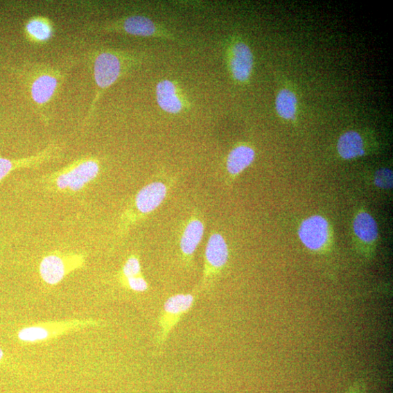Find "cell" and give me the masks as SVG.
I'll return each mask as SVG.
<instances>
[{"instance_id": "8", "label": "cell", "mask_w": 393, "mask_h": 393, "mask_svg": "<svg viewBox=\"0 0 393 393\" xmlns=\"http://www.w3.org/2000/svg\"><path fill=\"white\" fill-rule=\"evenodd\" d=\"M299 236L308 250L313 252L322 251L329 240V223L323 216H311L302 223Z\"/></svg>"}, {"instance_id": "10", "label": "cell", "mask_w": 393, "mask_h": 393, "mask_svg": "<svg viewBox=\"0 0 393 393\" xmlns=\"http://www.w3.org/2000/svg\"><path fill=\"white\" fill-rule=\"evenodd\" d=\"M157 105L164 112L177 114L191 107L180 87L169 80H163L156 86Z\"/></svg>"}, {"instance_id": "19", "label": "cell", "mask_w": 393, "mask_h": 393, "mask_svg": "<svg viewBox=\"0 0 393 393\" xmlns=\"http://www.w3.org/2000/svg\"><path fill=\"white\" fill-rule=\"evenodd\" d=\"M275 108L281 119L295 121L297 111V98L295 93L288 89L280 91L276 97Z\"/></svg>"}, {"instance_id": "5", "label": "cell", "mask_w": 393, "mask_h": 393, "mask_svg": "<svg viewBox=\"0 0 393 393\" xmlns=\"http://www.w3.org/2000/svg\"><path fill=\"white\" fill-rule=\"evenodd\" d=\"M228 260L229 249L227 242L220 233L213 232L206 247L202 281L197 289L199 294L210 287L223 271Z\"/></svg>"}, {"instance_id": "22", "label": "cell", "mask_w": 393, "mask_h": 393, "mask_svg": "<svg viewBox=\"0 0 393 393\" xmlns=\"http://www.w3.org/2000/svg\"><path fill=\"white\" fill-rule=\"evenodd\" d=\"M392 172L390 169L378 170L375 174V183L377 186L389 189L392 187Z\"/></svg>"}, {"instance_id": "2", "label": "cell", "mask_w": 393, "mask_h": 393, "mask_svg": "<svg viewBox=\"0 0 393 393\" xmlns=\"http://www.w3.org/2000/svg\"><path fill=\"white\" fill-rule=\"evenodd\" d=\"M99 172L100 164L96 157H83L50 175L48 182L55 191L76 193L93 182Z\"/></svg>"}, {"instance_id": "13", "label": "cell", "mask_w": 393, "mask_h": 393, "mask_svg": "<svg viewBox=\"0 0 393 393\" xmlns=\"http://www.w3.org/2000/svg\"><path fill=\"white\" fill-rule=\"evenodd\" d=\"M72 324H45L22 329L18 333L19 340L27 343L46 341L73 327Z\"/></svg>"}, {"instance_id": "18", "label": "cell", "mask_w": 393, "mask_h": 393, "mask_svg": "<svg viewBox=\"0 0 393 393\" xmlns=\"http://www.w3.org/2000/svg\"><path fill=\"white\" fill-rule=\"evenodd\" d=\"M353 229L356 236L363 243H372L377 239V224L374 218L367 212H360L356 216Z\"/></svg>"}, {"instance_id": "14", "label": "cell", "mask_w": 393, "mask_h": 393, "mask_svg": "<svg viewBox=\"0 0 393 393\" xmlns=\"http://www.w3.org/2000/svg\"><path fill=\"white\" fill-rule=\"evenodd\" d=\"M55 148L49 147L37 155L17 159L0 157V182L14 171L38 166L49 160L55 154Z\"/></svg>"}, {"instance_id": "20", "label": "cell", "mask_w": 393, "mask_h": 393, "mask_svg": "<svg viewBox=\"0 0 393 393\" xmlns=\"http://www.w3.org/2000/svg\"><path fill=\"white\" fill-rule=\"evenodd\" d=\"M139 275H141L140 260L137 256H130L125 261L123 268L122 279L124 280Z\"/></svg>"}, {"instance_id": "3", "label": "cell", "mask_w": 393, "mask_h": 393, "mask_svg": "<svg viewBox=\"0 0 393 393\" xmlns=\"http://www.w3.org/2000/svg\"><path fill=\"white\" fill-rule=\"evenodd\" d=\"M198 295V291L194 290L192 293L177 294L167 299L158 317L159 330L156 340L157 347H162L165 344L172 331L183 317L192 310Z\"/></svg>"}, {"instance_id": "6", "label": "cell", "mask_w": 393, "mask_h": 393, "mask_svg": "<svg viewBox=\"0 0 393 393\" xmlns=\"http://www.w3.org/2000/svg\"><path fill=\"white\" fill-rule=\"evenodd\" d=\"M61 71L53 67L35 68L28 82V89L35 105L42 110L55 96L62 85Z\"/></svg>"}, {"instance_id": "21", "label": "cell", "mask_w": 393, "mask_h": 393, "mask_svg": "<svg viewBox=\"0 0 393 393\" xmlns=\"http://www.w3.org/2000/svg\"><path fill=\"white\" fill-rule=\"evenodd\" d=\"M124 284L128 289L138 293L145 292L149 289V284L142 275L124 279Z\"/></svg>"}, {"instance_id": "11", "label": "cell", "mask_w": 393, "mask_h": 393, "mask_svg": "<svg viewBox=\"0 0 393 393\" xmlns=\"http://www.w3.org/2000/svg\"><path fill=\"white\" fill-rule=\"evenodd\" d=\"M167 193V186L161 182H154L143 186L134 199L133 208L137 213L134 217L155 211L164 201Z\"/></svg>"}, {"instance_id": "15", "label": "cell", "mask_w": 393, "mask_h": 393, "mask_svg": "<svg viewBox=\"0 0 393 393\" xmlns=\"http://www.w3.org/2000/svg\"><path fill=\"white\" fill-rule=\"evenodd\" d=\"M256 153L249 145L240 144L229 153L226 167L230 177L238 176L254 161Z\"/></svg>"}, {"instance_id": "9", "label": "cell", "mask_w": 393, "mask_h": 393, "mask_svg": "<svg viewBox=\"0 0 393 393\" xmlns=\"http://www.w3.org/2000/svg\"><path fill=\"white\" fill-rule=\"evenodd\" d=\"M229 68L233 79L241 83L249 81L254 68V55L243 41L232 44L228 51Z\"/></svg>"}, {"instance_id": "12", "label": "cell", "mask_w": 393, "mask_h": 393, "mask_svg": "<svg viewBox=\"0 0 393 393\" xmlns=\"http://www.w3.org/2000/svg\"><path fill=\"white\" fill-rule=\"evenodd\" d=\"M205 231L204 224L198 218L189 221L182 233L180 240V250L186 264H191L194 254L200 243Z\"/></svg>"}, {"instance_id": "17", "label": "cell", "mask_w": 393, "mask_h": 393, "mask_svg": "<svg viewBox=\"0 0 393 393\" xmlns=\"http://www.w3.org/2000/svg\"><path fill=\"white\" fill-rule=\"evenodd\" d=\"M27 38L34 43H45L53 35V26L51 21L43 17H34L28 20L25 25Z\"/></svg>"}, {"instance_id": "7", "label": "cell", "mask_w": 393, "mask_h": 393, "mask_svg": "<svg viewBox=\"0 0 393 393\" xmlns=\"http://www.w3.org/2000/svg\"><path fill=\"white\" fill-rule=\"evenodd\" d=\"M67 258L58 254H50L44 257L40 265V274L44 282L54 286L62 282L73 270L79 268L82 261L79 256Z\"/></svg>"}, {"instance_id": "23", "label": "cell", "mask_w": 393, "mask_h": 393, "mask_svg": "<svg viewBox=\"0 0 393 393\" xmlns=\"http://www.w3.org/2000/svg\"><path fill=\"white\" fill-rule=\"evenodd\" d=\"M3 357H4V353H3V351H2V349L0 348V361L2 360V359L3 358Z\"/></svg>"}, {"instance_id": "4", "label": "cell", "mask_w": 393, "mask_h": 393, "mask_svg": "<svg viewBox=\"0 0 393 393\" xmlns=\"http://www.w3.org/2000/svg\"><path fill=\"white\" fill-rule=\"evenodd\" d=\"M99 32L120 33L141 37H158L174 40V36L164 26L141 15H130L119 20L98 26Z\"/></svg>"}, {"instance_id": "1", "label": "cell", "mask_w": 393, "mask_h": 393, "mask_svg": "<svg viewBox=\"0 0 393 393\" xmlns=\"http://www.w3.org/2000/svg\"><path fill=\"white\" fill-rule=\"evenodd\" d=\"M91 60L96 94L85 121L91 119L101 96L139 63L138 58L134 55L112 49L96 50L91 54Z\"/></svg>"}, {"instance_id": "16", "label": "cell", "mask_w": 393, "mask_h": 393, "mask_svg": "<svg viewBox=\"0 0 393 393\" xmlns=\"http://www.w3.org/2000/svg\"><path fill=\"white\" fill-rule=\"evenodd\" d=\"M338 150L345 159H352L365 155L362 137L354 130L343 134L338 140Z\"/></svg>"}]
</instances>
